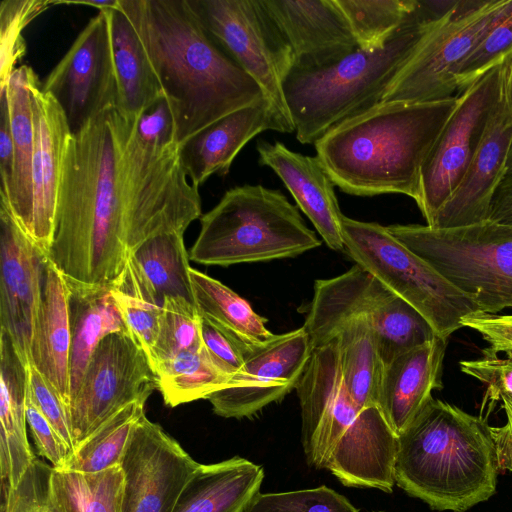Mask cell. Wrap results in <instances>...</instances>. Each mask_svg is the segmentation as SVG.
Segmentation results:
<instances>
[{"label":"cell","mask_w":512,"mask_h":512,"mask_svg":"<svg viewBox=\"0 0 512 512\" xmlns=\"http://www.w3.org/2000/svg\"><path fill=\"white\" fill-rule=\"evenodd\" d=\"M117 107L67 140L48 261L72 293L111 289L146 240L202 216L177 143L159 146Z\"/></svg>","instance_id":"1"},{"label":"cell","mask_w":512,"mask_h":512,"mask_svg":"<svg viewBox=\"0 0 512 512\" xmlns=\"http://www.w3.org/2000/svg\"><path fill=\"white\" fill-rule=\"evenodd\" d=\"M171 111L181 146L220 118L265 100L210 36L189 0H120Z\"/></svg>","instance_id":"2"},{"label":"cell","mask_w":512,"mask_h":512,"mask_svg":"<svg viewBox=\"0 0 512 512\" xmlns=\"http://www.w3.org/2000/svg\"><path fill=\"white\" fill-rule=\"evenodd\" d=\"M303 326L312 350L337 342L347 390L364 408L377 407L383 363L431 336L413 307L357 264L315 281Z\"/></svg>","instance_id":"3"},{"label":"cell","mask_w":512,"mask_h":512,"mask_svg":"<svg viewBox=\"0 0 512 512\" xmlns=\"http://www.w3.org/2000/svg\"><path fill=\"white\" fill-rule=\"evenodd\" d=\"M457 102H380L329 130L314 144L317 157L347 194H403L417 204L422 164Z\"/></svg>","instance_id":"4"},{"label":"cell","mask_w":512,"mask_h":512,"mask_svg":"<svg viewBox=\"0 0 512 512\" xmlns=\"http://www.w3.org/2000/svg\"><path fill=\"white\" fill-rule=\"evenodd\" d=\"M499 473L491 426L432 399L399 436L395 483L437 511L465 512L496 493Z\"/></svg>","instance_id":"5"},{"label":"cell","mask_w":512,"mask_h":512,"mask_svg":"<svg viewBox=\"0 0 512 512\" xmlns=\"http://www.w3.org/2000/svg\"><path fill=\"white\" fill-rule=\"evenodd\" d=\"M456 2L418 0L415 11L384 48H358L322 68L291 70L283 94L297 140L315 144L335 126L379 104L422 39Z\"/></svg>","instance_id":"6"},{"label":"cell","mask_w":512,"mask_h":512,"mask_svg":"<svg viewBox=\"0 0 512 512\" xmlns=\"http://www.w3.org/2000/svg\"><path fill=\"white\" fill-rule=\"evenodd\" d=\"M200 224L189 257L203 265L226 267L293 258L322 243L297 206L280 190L262 185L227 190L201 216Z\"/></svg>","instance_id":"7"},{"label":"cell","mask_w":512,"mask_h":512,"mask_svg":"<svg viewBox=\"0 0 512 512\" xmlns=\"http://www.w3.org/2000/svg\"><path fill=\"white\" fill-rule=\"evenodd\" d=\"M388 231L447 281L472 297L480 312L512 308V231L498 222L434 228L395 224Z\"/></svg>","instance_id":"8"},{"label":"cell","mask_w":512,"mask_h":512,"mask_svg":"<svg viewBox=\"0 0 512 512\" xmlns=\"http://www.w3.org/2000/svg\"><path fill=\"white\" fill-rule=\"evenodd\" d=\"M344 251L387 289L413 307L444 339L480 312L476 301L460 291L427 261L396 239L387 226L342 217Z\"/></svg>","instance_id":"9"},{"label":"cell","mask_w":512,"mask_h":512,"mask_svg":"<svg viewBox=\"0 0 512 512\" xmlns=\"http://www.w3.org/2000/svg\"><path fill=\"white\" fill-rule=\"evenodd\" d=\"M512 12V0H457L422 39L381 102L427 103L453 97L463 61Z\"/></svg>","instance_id":"10"},{"label":"cell","mask_w":512,"mask_h":512,"mask_svg":"<svg viewBox=\"0 0 512 512\" xmlns=\"http://www.w3.org/2000/svg\"><path fill=\"white\" fill-rule=\"evenodd\" d=\"M505 62V61H504ZM504 62L458 95V102L424 160L417 203L427 226L459 185L503 97Z\"/></svg>","instance_id":"11"},{"label":"cell","mask_w":512,"mask_h":512,"mask_svg":"<svg viewBox=\"0 0 512 512\" xmlns=\"http://www.w3.org/2000/svg\"><path fill=\"white\" fill-rule=\"evenodd\" d=\"M189 1L210 36L293 124L283 94L284 81L292 69V54L262 1Z\"/></svg>","instance_id":"12"},{"label":"cell","mask_w":512,"mask_h":512,"mask_svg":"<svg viewBox=\"0 0 512 512\" xmlns=\"http://www.w3.org/2000/svg\"><path fill=\"white\" fill-rule=\"evenodd\" d=\"M157 388L150 360L130 334L106 336L67 408L74 449L122 408L147 401Z\"/></svg>","instance_id":"13"},{"label":"cell","mask_w":512,"mask_h":512,"mask_svg":"<svg viewBox=\"0 0 512 512\" xmlns=\"http://www.w3.org/2000/svg\"><path fill=\"white\" fill-rule=\"evenodd\" d=\"M41 89L59 103L72 134L103 111L117 107L109 10L99 11L89 20Z\"/></svg>","instance_id":"14"},{"label":"cell","mask_w":512,"mask_h":512,"mask_svg":"<svg viewBox=\"0 0 512 512\" xmlns=\"http://www.w3.org/2000/svg\"><path fill=\"white\" fill-rule=\"evenodd\" d=\"M312 347L304 326L261 345L245 346L244 365L233 386L207 399L224 418L251 417L285 397L296 385L310 359Z\"/></svg>","instance_id":"15"},{"label":"cell","mask_w":512,"mask_h":512,"mask_svg":"<svg viewBox=\"0 0 512 512\" xmlns=\"http://www.w3.org/2000/svg\"><path fill=\"white\" fill-rule=\"evenodd\" d=\"M120 466L125 479L120 512H173L200 463L144 414Z\"/></svg>","instance_id":"16"},{"label":"cell","mask_w":512,"mask_h":512,"mask_svg":"<svg viewBox=\"0 0 512 512\" xmlns=\"http://www.w3.org/2000/svg\"><path fill=\"white\" fill-rule=\"evenodd\" d=\"M301 408V440L306 461L325 468L345 431L363 409L344 382L335 340L314 349L295 388Z\"/></svg>","instance_id":"17"},{"label":"cell","mask_w":512,"mask_h":512,"mask_svg":"<svg viewBox=\"0 0 512 512\" xmlns=\"http://www.w3.org/2000/svg\"><path fill=\"white\" fill-rule=\"evenodd\" d=\"M47 261L0 198V330L10 337L27 367Z\"/></svg>","instance_id":"18"},{"label":"cell","mask_w":512,"mask_h":512,"mask_svg":"<svg viewBox=\"0 0 512 512\" xmlns=\"http://www.w3.org/2000/svg\"><path fill=\"white\" fill-rule=\"evenodd\" d=\"M261 1L291 51V70L322 68L359 48L335 0Z\"/></svg>","instance_id":"19"},{"label":"cell","mask_w":512,"mask_h":512,"mask_svg":"<svg viewBox=\"0 0 512 512\" xmlns=\"http://www.w3.org/2000/svg\"><path fill=\"white\" fill-rule=\"evenodd\" d=\"M32 110L35 128L33 205L26 235L48 256L54 237L65 149L72 133L59 103L41 89L39 79L32 86Z\"/></svg>","instance_id":"20"},{"label":"cell","mask_w":512,"mask_h":512,"mask_svg":"<svg viewBox=\"0 0 512 512\" xmlns=\"http://www.w3.org/2000/svg\"><path fill=\"white\" fill-rule=\"evenodd\" d=\"M273 130L292 133L295 127L267 100L234 111L210 124L180 146V158L193 186L210 176L229 173L241 149L256 135Z\"/></svg>","instance_id":"21"},{"label":"cell","mask_w":512,"mask_h":512,"mask_svg":"<svg viewBox=\"0 0 512 512\" xmlns=\"http://www.w3.org/2000/svg\"><path fill=\"white\" fill-rule=\"evenodd\" d=\"M511 141L512 116L503 91L501 103L477 153L430 227H462L489 219L495 191L506 174Z\"/></svg>","instance_id":"22"},{"label":"cell","mask_w":512,"mask_h":512,"mask_svg":"<svg viewBox=\"0 0 512 512\" xmlns=\"http://www.w3.org/2000/svg\"><path fill=\"white\" fill-rule=\"evenodd\" d=\"M259 164L272 169L308 217L324 243L344 251L342 214L334 183L317 156H307L287 148L282 142L259 140Z\"/></svg>","instance_id":"23"},{"label":"cell","mask_w":512,"mask_h":512,"mask_svg":"<svg viewBox=\"0 0 512 512\" xmlns=\"http://www.w3.org/2000/svg\"><path fill=\"white\" fill-rule=\"evenodd\" d=\"M399 437L377 407L362 410L333 447L325 468L342 484L391 493Z\"/></svg>","instance_id":"24"},{"label":"cell","mask_w":512,"mask_h":512,"mask_svg":"<svg viewBox=\"0 0 512 512\" xmlns=\"http://www.w3.org/2000/svg\"><path fill=\"white\" fill-rule=\"evenodd\" d=\"M447 340L439 336L404 351L383 365L377 408L399 437L443 387Z\"/></svg>","instance_id":"25"},{"label":"cell","mask_w":512,"mask_h":512,"mask_svg":"<svg viewBox=\"0 0 512 512\" xmlns=\"http://www.w3.org/2000/svg\"><path fill=\"white\" fill-rule=\"evenodd\" d=\"M70 299L71 290L65 278L47 261L30 365L53 386L66 408L70 402Z\"/></svg>","instance_id":"26"},{"label":"cell","mask_w":512,"mask_h":512,"mask_svg":"<svg viewBox=\"0 0 512 512\" xmlns=\"http://www.w3.org/2000/svg\"><path fill=\"white\" fill-rule=\"evenodd\" d=\"M27 394L28 367L10 337L0 331V474L11 488L36 459L26 431Z\"/></svg>","instance_id":"27"},{"label":"cell","mask_w":512,"mask_h":512,"mask_svg":"<svg viewBox=\"0 0 512 512\" xmlns=\"http://www.w3.org/2000/svg\"><path fill=\"white\" fill-rule=\"evenodd\" d=\"M263 479V467L240 456L200 464L173 512H245Z\"/></svg>","instance_id":"28"},{"label":"cell","mask_w":512,"mask_h":512,"mask_svg":"<svg viewBox=\"0 0 512 512\" xmlns=\"http://www.w3.org/2000/svg\"><path fill=\"white\" fill-rule=\"evenodd\" d=\"M38 77L27 65L17 67L11 74L7 92L13 138V172L9 192L1 195L14 218L27 234L32 215V162L35 148V128L32 110V86ZM2 89V88H1Z\"/></svg>","instance_id":"29"},{"label":"cell","mask_w":512,"mask_h":512,"mask_svg":"<svg viewBox=\"0 0 512 512\" xmlns=\"http://www.w3.org/2000/svg\"><path fill=\"white\" fill-rule=\"evenodd\" d=\"M189 255L184 233L170 232L146 240L128 257L125 271L137 291L162 306L167 298H183L193 304Z\"/></svg>","instance_id":"30"},{"label":"cell","mask_w":512,"mask_h":512,"mask_svg":"<svg viewBox=\"0 0 512 512\" xmlns=\"http://www.w3.org/2000/svg\"><path fill=\"white\" fill-rule=\"evenodd\" d=\"M115 73L117 108L130 118L140 116L164 97L142 44L125 13L109 10Z\"/></svg>","instance_id":"31"},{"label":"cell","mask_w":512,"mask_h":512,"mask_svg":"<svg viewBox=\"0 0 512 512\" xmlns=\"http://www.w3.org/2000/svg\"><path fill=\"white\" fill-rule=\"evenodd\" d=\"M70 399L77 391L99 343L113 333H128L110 289L72 293L70 299Z\"/></svg>","instance_id":"32"},{"label":"cell","mask_w":512,"mask_h":512,"mask_svg":"<svg viewBox=\"0 0 512 512\" xmlns=\"http://www.w3.org/2000/svg\"><path fill=\"white\" fill-rule=\"evenodd\" d=\"M189 272L195 306L203 319L243 345H261L274 337L267 320L244 298L199 270L191 267Z\"/></svg>","instance_id":"33"},{"label":"cell","mask_w":512,"mask_h":512,"mask_svg":"<svg viewBox=\"0 0 512 512\" xmlns=\"http://www.w3.org/2000/svg\"><path fill=\"white\" fill-rule=\"evenodd\" d=\"M155 373L157 389L164 403L172 408L207 399L214 392L235 384L234 377L213 362L204 346L182 352L159 364Z\"/></svg>","instance_id":"34"},{"label":"cell","mask_w":512,"mask_h":512,"mask_svg":"<svg viewBox=\"0 0 512 512\" xmlns=\"http://www.w3.org/2000/svg\"><path fill=\"white\" fill-rule=\"evenodd\" d=\"M124 482L120 465L91 473L53 468L50 496L60 512H120Z\"/></svg>","instance_id":"35"},{"label":"cell","mask_w":512,"mask_h":512,"mask_svg":"<svg viewBox=\"0 0 512 512\" xmlns=\"http://www.w3.org/2000/svg\"><path fill=\"white\" fill-rule=\"evenodd\" d=\"M145 403L132 402L110 417L73 450L59 470L91 473L121 465L132 432L145 414Z\"/></svg>","instance_id":"36"},{"label":"cell","mask_w":512,"mask_h":512,"mask_svg":"<svg viewBox=\"0 0 512 512\" xmlns=\"http://www.w3.org/2000/svg\"><path fill=\"white\" fill-rule=\"evenodd\" d=\"M358 47L376 51L386 46L418 6V0H335Z\"/></svg>","instance_id":"37"},{"label":"cell","mask_w":512,"mask_h":512,"mask_svg":"<svg viewBox=\"0 0 512 512\" xmlns=\"http://www.w3.org/2000/svg\"><path fill=\"white\" fill-rule=\"evenodd\" d=\"M202 317L195 304L183 298H167L162 305V317L157 341L151 355L156 367L178 354L203 346Z\"/></svg>","instance_id":"38"},{"label":"cell","mask_w":512,"mask_h":512,"mask_svg":"<svg viewBox=\"0 0 512 512\" xmlns=\"http://www.w3.org/2000/svg\"><path fill=\"white\" fill-rule=\"evenodd\" d=\"M52 0H3L0 4V89L26 53L22 31L50 7Z\"/></svg>","instance_id":"39"},{"label":"cell","mask_w":512,"mask_h":512,"mask_svg":"<svg viewBox=\"0 0 512 512\" xmlns=\"http://www.w3.org/2000/svg\"><path fill=\"white\" fill-rule=\"evenodd\" d=\"M245 512H359L343 495L322 485L279 493H257Z\"/></svg>","instance_id":"40"},{"label":"cell","mask_w":512,"mask_h":512,"mask_svg":"<svg viewBox=\"0 0 512 512\" xmlns=\"http://www.w3.org/2000/svg\"><path fill=\"white\" fill-rule=\"evenodd\" d=\"M110 294L128 333L150 360L160 330L162 306L148 301L120 282L111 287Z\"/></svg>","instance_id":"41"},{"label":"cell","mask_w":512,"mask_h":512,"mask_svg":"<svg viewBox=\"0 0 512 512\" xmlns=\"http://www.w3.org/2000/svg\"><path fill=\"white\" fill-rule=\"evenodd\" d=\"M512 53V12L497 23L463 61L456 75L457 90L463 91Z\"/></svg>","instance_id":"42"},{"label":"cell","mask_w":512,"mask_h":512,"mask_svg":"<svg viewBox=\"0 0 512 512\" xmlns=\"http://www.w3.org/2000/svg\"><path fill=\"white\" fill-rule=\"evenodd\" d=\"M52 470L36 458L15 488L6 484L2 512H60L50 496Z\"/></svg>","instance_id":"43"},{"label":"cell","mask_w":512,"mask_h":512,"mask_svg":"<svg viewBox=\"0 0 512 512\" xmlns=\"http://www.w3.org/2000/svg\"><path fill=\"white\" fill-rule=\"evenodd\" d=\"M463 373L486 384V397L498 401L503 394L512 393V354L500 358L490 348L482 351V357L459 362Z\"/></svg>","instance_id":"44"},{"label":"cell","mask_w":512,"mask_h":512,"mask_svg":"<svg viewBox=\"0 0 512 512\" xmlns=\"http://www.w3.org/2000/svg\"><path fill=\"white\" fill-rule=\"evenodd\" d=\"M28 392L34 405L54 427L72 453L74 445L67 408L53 386L32 365L28 367Z\"/></svg>","instance_id":"45"},{"label":"cell","mask_w":512,"mask_h":512,"mask_svg":"<svg viewBox=\"0 0 512 512\" xmlns=\"http://www.w3.org/2000/svg\"><path fill=\"white\" fill-rule=\"evenodd\" d=\"M26 416L38 453L48 459L53 468L63 469L71 454V450L50 422L34 405L29 392L27 394Z\"/></svg>","instance_id":"46"},{"label":"cell","mask_w":512,"mask_h":512,"mask_svg":"<svg viewBox=\"0 0 512 512\" xmlns=\"http://www.w3.org/2000/svg\"><path fill=\"white\" fill-rule=\"evenodd\" d=\"M203 346L213 362L227 374L235 377L244 365L243 345L202 318Z\"/></svg>","instance_id":"47"},{"label":"cell","mask_w":512,"mask_h":512,"mask_svg":"<svg viewBox=\"0 0 512 512\" xmlns=\"http://www.w3.org/2000/svg\"><path fill=\"white\" fill-rule=\"evenodd\" d=\"M462 325L479 332L493 352L512 354V315L478 312L464 318Z\"/></svg>","instance_id":"48"},{"label":"cell","mask_w":512,"mask_h":512,"mask_svg":"<svg viewBox=\"0 0 512 512\" xmlns=\"http://www.w3.org/2000/svg\"><path fill=\"white\" fill-rule=\"evenodd\" d=\"M137 128L140 137L147 143L159 146L176 143L173 118L164 97L140 116Z\"/></svg>","instance_id":"49"},{"label":"cell","mask_w":512,"mask_h":512,"mask_svg":"<svg viewBox=\"0 0 512 512\" xmlns=\"http://www.w3.org/2000/svg\"><path fill=\"white\" fill-rule=\"evenodd\" d=\"M13 138L7 92L0 89V194L7 195L13 172Z\"/></svg>","instance_id":"50"},{"label":"cell","mask_w":512,"mask_h":512,"mask_svg":"<svg viewBox=\"0 0 512 512\" xmlns=\"http://www.w3.org/2000/svg\"><path fill=\"white\" fill-rule=\"evenodd\" d=\"M507 422L502 427H491L497 450L499 472L512 473V393L501 396Z\"/></svg>","instance_id":"51"},{"label":"cell","mask_w":512,"mask_h":512,"mask_svg":"<svg viewBox=\"0 0 512 512\" xmlns=\"http://www.w3.org/2000/svg\"><path fill=\"white\" fill-rule=\"evenodd\" d=\"M53 5H84L95 8L99 11L116 9L120 5V0H52Z\"/></svg>","instance_id":"52"},{"label":"cell","mask_w":512,"mask_h":512,"mask_svg":"<svg viewBox=\"0 0 512 512\" xmlns=\"http://www.w3.org/2000/svg\"><path fill=\"white\" fill-rule=\"evenodd\" d=\"M504 99L512 116V53L504 62Z\"/></svg>","instance_id":"53"},{"label":"cell","mask_w":512,"mask_h":512,"mask_svg":"<svg viewBox=\"0 0 512 512\" xmlns=\"http://www.w3.org/2000/svg\"><path fill=\"white\" fill-rule=\"evenodd\" d=\"M511 173H512V141H511L509 154H508V158H507V163H506V174H511Z\"/></svg>","instance_id":"54"},{"label":"cell","mask_w":512,"mask_h":512,"mask_svg":"<svg viewBox=\"0 0 512 512\" xmlns=\"http://www.w3.org/2000/svg\"><path fill=\"white\" fill-rule=\"evenodd\" d=\"M503 225H506L512 231V222L508 223V224H503Z\"/></svg>","instance_id":"55"},{"label":"cell","mask_w":512,"mask_h":512,"mask_svg":"<svg viewBox=\"0 0 512 512\" xmlns=\"http://www.w3.org/2000/svg\"><path fill=\"white\" fill-rule=\"evenodd\" d=\"M371 512H385V511H371Z\"/></svg>","instance_id":"56"}]
</instances>
